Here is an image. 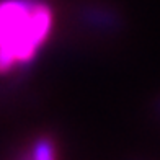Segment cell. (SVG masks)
Listing matches in <instances>:
<instances>
[{
    "label": "cell",
    "mask_w": 160,
    "mask_h": 160,
    "mask_svg": "<svg viewBox=\"0 0 160 160\" xmlns=\"http://www.w3.org/2000/svg\"><path fill=\"white\" fill-rule=\"evenodd\" d=\"M33 157L39 158V160H46V158H52L56 157V147L52 141L49 139H39L33 145Z\"/></svg>",
    "instance_id": "cell-2"
},
{
    "label": "cell",
    "mask_w": 160,
    "mask_h": 160,
    "mask_svg": "<svg viewBox=\"0 0 160 160\" xmlns=\"http://www.w3.org/2000/svg\"><path fill=\"white\" fill-rule=\"evenodd\" d=\"M51 26L52 12L44 3L0 2V74L30 62L46 41Z\"/></svg>",
    "instance_id": "cell-1"
}]
</instances>
